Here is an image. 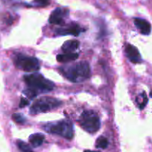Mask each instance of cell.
I'll list each match as a JSON object with an SVG mask.
<instances>
[{
  "mask_svg": "<svg viewBox=\"0 0 152 152\" xmlns=\"http://www.w3.org/2000/svg\"><path fill=\"white\" fill-rule=\"evenodd\" d=\"M59 70L67 80L73 83L83 82L90 76V68L86 62H80L68 66L61 67Z\"/></svg>",
  "mask_w": 152,
  "mask_h": 152,
  "instance_id": "obj_1",
  "label": "cell"
},
{
  "mask_svg": "<svg viewBox=\"0 0 152 152\" xmlns=\"http://www.w3.org/2000/svg\"><path fill=\"white\" fill-rule=\"evenodd\" d=\"M24 80L28 88L38 93V91L47 92L53 90L54 84L52 82L46 80L44 77L40 74H31L25 75Z\"/></svg>",
  "mask_w": 152,
  "mask_h": 152,
  "instance_id": "obj_2",
  "label": "cell"
},
{
  "mask_svg": "<svg viewBox=\"0 0 152 152\" xmlns=\"http://www.w3.org/2000/svg\"><path fill=\"white\" fill-rule=\"evenodd\" d=\"M80 126L89 133H95L100 129L101 123L98 116L92 111H85L80 115Z\"/></svg>",
  "mask_w": 152,
  "mask_h": 152,
  "instance_id": "obj_3",
  "label": "cell"
},
{
  "mask_svg": "<svg viewBox=\"0 0 152 152\" xmlns=\"http://www.w3.org/2000/svg\"><path fill=\"white\" fill-rule=\"evenodd\" d=\"M61 102L52 97H42L36 101L31 107V114H37L54 109L61 105Z\"/></svg>",
  "mask_w": 152,
  "mask_h": 152,
  "instance_id": "obj_4",
  "label": "cell"
},
{
  "mask_svg": "<svg viewBox=\"0 0 152 152\" xmlns=\"http://www.w3.org/2000/svg\"><path fill=\"white\" fill-rule=\"evenodd\" d=\"M50 133L60 135L66 139L71 140L74 136V129L71 122L63 120L55 124L50 125L47 129Z\"/></svg>",
  "mask_w": 152,
  "mask_h": 152,
  "instance_id": "obj_5",
  "label": "cell"
},
{
  "mask_svg": "<svg viewBox=\"0 0 152 152\" xmlns=\"http://www.w3.org/2000/svg\"><path fill=\"white\" fill-rule=\"evenodd\" d=\"M14 63L17 68L28 72L38 71L40 69L39 61L37 58L33 56L18 54L14 59Z\"/></svg>",
  "mask_w": 152,
  "mask_h": 152,
  "instance_id": "obj_6",
  "label": "cell"
},
{
  "mask_svg": "<svg viewBox=\"0 0 152 152\" xmlns=\"http://www.w3.org/2000/svg\"><path fill=\"white\" fill-rule=\"evenodd\" d=\"M125 53L129 60L133 63H140L142 62L141 55L135 46L128 45L125 48Z\"/></svg>",
  "mask_w": 152,
  "mask_h": 152,
  "instance_id": "obj_7",
  "label": "cell"
},
{
  "mask_svg": "<svg viewBox=\"0 0 152 152\" xmlns=\"http://www.w3.org/2000/svg\"><path fill=\"white\" fill-rule=\"evenodd\" d=\"M134 24L138 28L140 32L144 35H148L151 31V26L150 23L145 19H140V18H136L134 19Z\"/></svg>",
  "mask_w": 152,
  "mask_h": 152,
  "instance_id": "obj_8",
  "label": "cell"
},
{
  "mask_svg": "<svg viewBox=\"0 0 152 152\" xmlns=\"http://www.w3.org/2000/svg\"><path fill=\"white\" fill-rule=\"evenodd\" d=\"M64 12L61 8H56L49 17V22L54 25H58L61 24L63 20Z\"/></svg>",
  "mask_w": 152,
  "mask_h": 152,
  "instance_id": "obj_9",
  "label": "cell"
},
{
  "mask_svg": "<svg viewBox=\"0 0 152 152\" xmlns=\"http://www.w3.org/2000/svg\"><path fill=\"white\" fill-rule=\"evenodd\" d=\"M80 32V28L77 25H72L66 28H61L57 31V34L60 35H74L78 36Z\"/></svg>",
  "mask_w": 152,
  "mask_h": 152,
  "instance_id": "obj_10",
  "label": "cell"
},
{
  "mask_svg": "<svg viewBox=\"0 0 152 152\" xmlns=\"http://www.w3.org/2000/svg\"><path fill=\"white\" fill-rule=\"evenodd\" d=\"M79 42L77 40H68L65 42L62 45V50L65 53H72L78 48Z\"/></svg>",
  "mask_w": 152,
  "mask_h": 152,
  "instance_id": "obj_11",
  "label": "cell"
},
{
  "mask_svg": "<svg viewBox=\"0 0 152 152\" xmlns=\"http://www.w3.org/2000/svg\"><path fill=\"white\" fill-rule=\"evenodd\" d=\"M45 137L42 134H34L29 137V142L33 147L37 148L40 146L44 141Z\"/></svg>",
  "mask_w": 152,
  "mask_h": 152,
  "instance_id": "obj_12",
  "label": "cell"
},
{
  "mask_svg": "<svg viewBox=\"0 0 152 152\" xmlns=\"http://www.w3.org/2000/svg\"><path fill=\"white\" fill-rule=\"evenodd\" d=\"M78 57V54L76 53H66L64 54H60L57 56V60L60 62H69L76 60Z\"/></svg>",
  "mask_w": 152,
  "mask_h": 152,
  "instance_id": "obj_13",
  "label": "cell"
},
{
  "mask_svg": "<svg viewBox=\"0 0 152 152\" xmlns=\"http://www.w3.org/2000/svg\"><path fill=\"white\" fill-rule=\"evenodd\" d=\"M108 145V140L106 137H99L97 139L96 142H95V146L98 148H102L104 149L106 148Z\"/></svg>",
  "mask_w": 152,
  "mask_h": 152,
  "instance_id": "obj_14",
  "label": "cell"
},
{
  "mask_svg": "<svg viewBox=\"0 0 152 152\" xmlns=\"http://www.w3.org/2000/svg\"><path fill=\"white\" fill-rule=\"evenodd\" d=\"M17 145L19 147V150L22 152H34L31 149V148H30L28 144L22 142V141H18Z\"/></svg>",
  "mask_w": 152,
  "mask_h": 152,
  "instance_id": "obj_15",
  "label": "cell"
},
{
  "mask_svg": "<svg viewBox=\"0 0 152 152\" xmlns=\"http://www.w3.org/2000/svg\"><path fill=\"white\" fill-rule=\"evenodd\" d=\"M12 119L13 121L17 123H24L25 122V117L20 114H13L12 116Z\"/></svg>",
  "mask_w": 152,
  "mask_h": 152,
  "instance_id": "obj_16",
  "label": "cell"
},
{
  "mask_svg": "<svg viewBox=\"0 0 152 152\" xmlns=\"http://www.w3.org/2000/svg\"><path fill=\"white\" fill-rule=\"evenodd\" d=\"M28 104H29V102H28L26 99L22 98L20 100V103H19V107H20V108H23V107L27 106Z\"/></svg>",
  "mask_w": 152,
  "mask_h": 152,
  "instance_id": "obj_17",
  "label": "cell"
},
{
  "mask_svg": "<svg viewBox=\"0 0 152 152\" xmlns=\"http://www.w3.org/2000/svg\"><path fill=\"white\" fill-rule=\"evenodd\" d=\"M35 1H38V2L41 3V4H46V3L48 2V1H49V0H35Z\"/></svg>",
  "mask_w": 152,
  "mask_h": 152,
  "instance_id": "obj_18",
  "label": "cell"
},
{
  "mask_svg": "<svg viewBox=\"0 0 152 152\" xmlns=\"http://www.w3.org/2000/svg\"><path fill=\"white\" fill-rule=\"evenodd\" d=\"M83 152H100V151H90V150H85Z\"/></svg>",
  "mask_w": 152,
  "mask_h": 152,
  "instance_id": "obj_19",
  "label": "cell"
}]
</instances>
